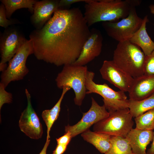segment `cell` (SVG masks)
I'll return each mask as SVG.
<instances>
[{"instance_id": "obj_1", "label": "cell", "mask_w": 154, "mask_h": 154, "mask_svg": "<svg viewBox=\"0 0 154 154\" xmlns=\"http://www.w3.org/2000/svg\"><path fill=\"white\" fill-rule=\"evenodd\" d=\"M90 34L81 11L74 7L59 9L29 37L37 59L59 66L75 62Z\"/></svg>"}, {"instance_id": "obj_2", "label": "cell", "mask_w": 154, "mask_h": 154, "mask_svg": "<svg viewBox=\"0 0 154 154\" xmlns=\"http://www.w3.org/2000/svg\"><path fill=\"white\" fill-rule=\"evenodd\" d=\"M84 19L89 27L99 22H117L127 17L131 7L129 0H86Z\"/></svg>"}, {"instance_id": "obj_3", "label": "cell", "mask_w": 154, "mask_h": 154, "mask_svg": "<svg viewBox=\"0 0 154 154\" xmlns=\"http://www.w3.org/2000/svg\"><path fill=\"white\" fill-rule=\"evenodd\" d=\"M146 56L137 45L129 40L118 42L112 60L119 67L133 78L144 74Z\"/></svg>"}, {"instance_id": "obj_4", "label": "cell", "mask_w": 154, "mask_h": 154, "mask_svg": "<svg viewBox=\"0 0 154 154\" xmlns=\"http://www.w3.org/2000/svg\"><path fill=\"white\" fill-rule=\"evenodd\" d=\"M88 71L86 65L78 66L73 63L65 65L55 79L59 88L68 86L73 89L75 95L74 102L78 106L82 105L86 94L85 82Z\"/></svg>"}, {"instance_id": "obj_5", "label": "cell", "mask_w": 154, "mask_h": 154, "mask_svg": "<svg viewBox=\"0 0 154 154\" xmlns=\"http://www.w3.org/2000/svg\"><path fill=\"white\" fill-rule=\"evenodd\" d=\"M109 113L108 117L94 125L93 131L125 138L134 124L133 117L129 108Z\"/></svg>"}, {"instance_id": "obj_6", "label": "cell", "mask_w": 154, "mask_h": 154, "mask_svg": "<svg viewBox=\"0 0 154 154\" xmlns=\"http://www.w3.org/2000/svg\"><path fill=\"white\" fill-rule=\"evenodd\" d=\"M94 73L88 71L86 78L85 86L86 94L96 93L103 98L104 105L109 112L129 108V99L125 92L116 91L107 84H99L93 81Z\"/></svg>"}, {"instance_id": "obj_7", "label": "cell", "mask_w": 154, "mask_h": 154, "mask_svg": "<svg viewBox=\"0 0 154 154\" xmlns=\"http://www.w3.org/2000/svg\"><path fill=\"white\" fill-rule=\"evenodd\" d=\"M34 54L32 42L27 40L9 62L6 69L2 72L0 83L6 88L11 82L23 79L29 72L26 64L29 56Z\"/></svg>"}, {"instance_id": "obj_8", "label": "cell", "mask_w": 154, "mask_h": 154, "mask_svg": "<svg viewBox=\"0 0 154 154\" xmlns=\"http://www.w3.org/2000/svg\"><path fill=\"white\" fill-rule=\"evenodd\" d=\"M143 19L139 17L135 7H132L128 16L117 22H102L107 35L118 42L129 40L141 26Z\"/></svg>"}, {"instance_id": "obj_9", "label": "cell", "mask_w": 154, "mask_h": 154, "mask_svg": "<svg viewBox=\"0 0 154 154\" xmlns=\"http://www.w3.org/2000/svg\"><path fill=\"white\" fill-rule=\"evenodd\" d=\"M91 99L90 108L87 112L83 113L81 120L74 125H68L65 126V132L69 131L72 138L89 129L93 125L109 116V112L104 104L100 106L92 97Z\"/></svg>"}, {"instance_id": "obj_10", "label": "cell", "mask_w": 154, "mask_h": 154, "mask_svg": "<svg viewBox=\"0 0 154 154\" xmlns=\"http://www.w3.org/2000/svg\"><path fill=\"white\" fill-rule=\"evenodd\" d=\"M25 93L27 104L22 112L19 121V125L21 130L30 138L38 139L42 135V125L39 118L32 107L31 96L27 89Z\"/></svg>"}, {"instance_id": "obj_11", "label": "cell", "mask_w": 154, "mask_h": 154, "mask_svg": "<svg viewBox=\"0 0 154 154\" xmlns=\"http://www.w3.org/2000/svg\"><path fill=\"white\" fill-rule=\"evenodd\" d=\"M100 72L102 78L124 92L130 90L134 78L118 66L113 60L103 62Z\"/></svg>"}, {"instance_id": "obj_12", "label": "cell", "mask_w": 154, "mask_h": 154, "mask_svg": "<svg viewBox=\"0 0 154 154\" xmlns=\"http://www.w3.org/2000/svg\"><path fill=\"white\" fill-rule=\"evenodd\" d=\"M27 40L17 29H6L0 37V64L9 62Z\"/></svg>"}, {"instance_id": "obj_13", "label": "cell", "mask_w": 154, "mask_h": 154, "mask_svg": "<svg viewBox=\"0 0 154 154\" xmlns=\"http://www.w3.org/2000/svg\"><path fill=\"white\" fill-rule=\"evenodd\" d=\"M103 40L99 30L95 28L91 29L90 35L84 44L79 56L73 64L85 66L99 56L102 50Z\"/></svg>"}, {"instance_id": "obj_14", "label": "cell", "mask_w": 154, "mask_h": 154, "mask_svg": "<svg viewBox=\"0 0 154 154\" xmlns=\"http://www.w3.org/2000/svg\"><path fill=\"white\" fill-rule=\"evenodd\" d=\"M59 1H37L34 5L33 13L31 17V22L36 29H41L51 18L52 14L59 9Z\"/></svg>"}, {"instance_id": "obj_15", "label": "cell", "mask_w": 154, "mask_h": 154, "mask_svg": "<svg viewBox=\"0 0 154 154\" xmlns=\"http://www.w3.org/2000/svg\"><path fill=\"white\" fill-rule=\"evenodd\" d=\"M129 99L139 101L146 98L154 93V76L143 74L134 78L129 91Z\"/></svg>"}, {"instance_id": "obj_16", "label": "cell", "mask_w": 154, "mask_h": 154, "mask_svg": "<svg viewBox=\"0 0 154 154\" xmlns=\"http://www.w3.org/2000/svg\"><path fill=\"white\" fill-rule=\"evenodd\" d=\"M153 130L132 128L125 138L134 154H147V146L153 140Z\"/></svg>"}, {"instance_id": "obj_17", "label": "cell", "mask_w": 154, "mask_h": 154, "mask_svg": "<svg viewBox=\"0 0 154 154\" xmlns=\"http://www.w3.org/2000/svg\"><path fill=\"white\" fill-rule=\"evenodd\" d=\"M149 21L147 15L143 19L142 25L129 40L139 46L146 56L154 50V42L149 36L146 30V23Z\"/></svg>"}, {"instance_id": "obj_18", "label": "cell", "mask_w": 154, "mask_h": 154, "mask_svg": "<svg viewBox=\"0 0 154 154\" xmlns=\"http://www.w3.org/2000/svg\"><path fill=\"white\" fill-rule=\"evenodd\" d=\"M81 135L85 141L92 144L102 153L105 154L111 147V136L109 135L92 131L89 129Z\"/></svg>"}, {"instance_id": "obj_19", "label": "cell", "mask_w": 154, "mask_h": 154, "mask_svg": "<svg viewBox=\"0 0 154 154\" xmlns=\"http://www.w3.org/2000/svg\"><path fill=\"white\" fill-rule=\"evenodd\" d=\"M71 88L68 86L62 88V91L59 100L50 109L44 110L42 114V117L47 127L46 140L50 139V132L52 126L58 117L60 110V106L62 101L66 93Z\"/></svg>"}, {"instance_id": "obj_20", "label": "cell", "mask_w": 154, "mask_h": 154, "mask_svg": "<svg viewBox=\"0 0 154 154\" xmlns=\"http://www.w3.org/2000/svg\"><path fill=\"white\" fill-rule=\"evenodd\" d=\"M129 108L133 117H136L154 108V93L139 101L129 99Z\"/></svg>"}, {"instance_id": "obj_21", "label": "cell", "mask_w": 154, "mask_h": 154, "mask_svg": "<svg viewBox=\"0 0 154 154\" xmlns=\"http://www.w3.org/2000/svg\"><path fill=\"white\" fill-rule=\"evenodd\" d=\"M5 6L6 17L9 19L16 10L22 8H27L33 14L34 6L37 0H1Z\"/></svg>"}, {"instance_id": "obj_22", "label": "cell", "mask_w": 154, "mask_h": 154, "mask_svg": "<svg viewBox=\"0 0 154 154\" xmlns=\"http://www.w3.org/2000/svg\"><path fill=\"white\" fill-rule=\"evenodd\" d=\"M110 141L111 147L105 154H134L125 138L111 136Z\"/></svg>"}, {"instance_id": "obj_23", "label": "cell", "mask_w": 154, "mask_h": 154, "mask_svg": "<svg viewBox=\"0 0 154 154\" xmlns=\"http://www.w3.org/2000/svg\"><path fill=\"white\" fill-rule=\"evenodd\" d=\"M135 128L153 130L154 129V108L135 118Z\"/></svg>"}, {"instance_id": "obj_24", "label": "cell", "mask_w": 154, "mask_h": 154, "mask_svg": "<svg viewBox=\"0 0 154 154\" xmlns=\"http://www.w3.org/2000/svg\"><path fill=\"white\" fill-rule=\"evenodd\" d=\"M144 73L145 75L154 76V50L150 55L146 56Z\"/></svg>"}, {"instance_id": "obj_25", "label": "cell", "mask_w": 154, "mask_h": 154, "mask_svg": "<svg viewBox=\"0 0 154 154\" xmlns=\"http://www.w3.org/2000/svg\"><path fill=\"white\" fill-rule=\"evenodd\" d=\"M17 22L15 20L7 19L5 6L1 3L0 5V26L6 29L9 25L14 24Z\"/></svg>"}, {"instance_id": "obj_26", "label": "cell", "mask_w": 154, "mask_h": 154, "mask_svg": "<svg viewBox=\"0 0 154 154\" xmlns=\"http://www.w3.org/2000/svg\"><path fill=\"white\" fill-rule=\"evenodd\" d=\"M4 85L0 83V110L5 103L9 104L12 101V95L7 92Z\"/></svg>"}, {"instance_id": "obj_27", "label": "cell", "mask_w": 154, "mask_h": 154, "mask_svg": "<svg viewBox=\"0 0 154 154\" xmlns=\"http://www.w3.org/2000/svg\"><path fill=\"white\" fill-rule=\"evenodd\" d=\"M71 133L68 131L65 132L62 136L56 138L57 144L67 146L72 138Z\"/></svg>"}, {"instance_id": "obj_28", "label": "cell", "mask_w": 154, "mask_h": 154, "mask_svg": "<svg viewBox=\"0 0 154 154\" xmlns=\"http://www.w3.org/2000/svg\"><path fill=\"white\" fill-rule=\"evenodd\" d=\"M86 0H61L59 1V6L60 8L69 6L76 3L85 2Z\"/></svg>"}, {"instance_id": "obj_29", "label": "cell", "mask_w": 154, "mask_h": 154, "mask_svg": "<svg viewBox=\"0 0 154 154\" xmlns=\"http://www.w3.org/2000/svg\"><path fill=\"white\" fill-rule=\"evenodd\" d=\"M67 146L57 144L52 154H62L66 151Z\"/></svg>"}, {"instance_id": "obj_30", "label": "cell", "mask_w": 154, "mask_h": 154, "mask_svg": "<svg viewBox=\"0 0 154 154\" xmlns=\"http://www.w3.org/2000/svg\"><path fill=\"white\" fill-rule=\"evenodd\" d=\"M50 141V139L46 140L44 145L39 154H46L47 147L49 144Z\"/></svg>"}, {"instance_id": "obj_31", "label": "cell", "mask_w": 154, "mask_h": 154, "mask_svg": "<svg viewBox=\"0 0 154 154\" xmlns=\"http://www.w3.org/2000/svg\"><path fill=\"white\" fill-rule=\"evenodd\" d=\"M150 147L147 151V154H154V131H153V138Z\"/></svg>"}, {"instance_id": "obj_32", "label": "cell", "mask_w": 154, "mask_h": 154, "mask_svg": "<svg viewBox=\"0 0 154 154\" xmlns=\"http://www.w3.org/2000/svg\"><path fill=\"white\" fill-rule=\"evenodd\" d=\"M7 63L0 64V71L3 72L5 70L7 67Z\"/></svg>"}, {"instance_id": "obj_33", "label": "cell", "mask_w": 154, "mask_h": 154, "mask_svg": "<svg viewBox=\"0 0 154 154\" xmlns=\"http://www.w3.org/2000/svg\"><path fill=\"white\" fill-rule=\"evenodd\" d=\"M149 8L150 10L151 13L154 14V5L152 4L149 6Z\"/></svg>"}]
</instances>
